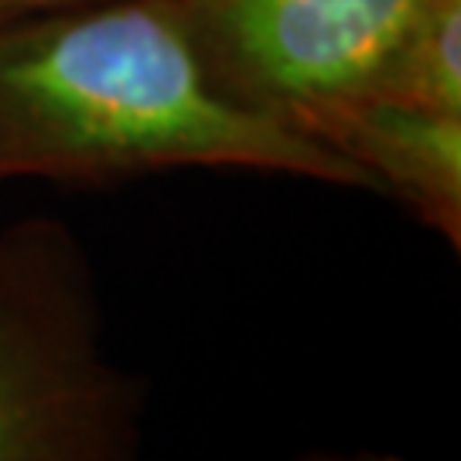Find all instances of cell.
<instances>
[{
  "mask_svg": "<svg viewBox=\"0 0 461 461\" xmlns=\"http://www.w3.org/2000/svg\"><path fill=\"white\" fill-rule=\"evenodd\" d=\"M185 167L373 192L314 137L226 96L171 0H89L0 24V185Z\"/></svg>",
  "mask_w": 461,
  "mask_h": 461,
  "instance_id": "obj_1",
  "label": "cell"
},
{
  "mask_svg": "<svg viewBox=\"0 0 461 461\" xmlns=\"http://www.w3.org/2000/svg\"><path fill=\"white\" fill-rule=\"evenodd\" d=\"M148 400L83 240L51 215L0 222V461H144Z\"/></svg>",
  "mask_w": 461,
  "mask_h": 461,
  "instance_id": "obj_2",
  "label": "cell"
},
{
  "mask_svg": "<svg viewBox=\"0 0 461 461\" xmlns=\"http://www.w3.org/2000/svg\"><path fill=\"white\" fill-rule=\"evenodd\" d=\"M219 89L297 127L373 89L424 0H171Z\"/></svg>",
  "mask_w": 461,
  "mask_h": 461,
  "instance_id": "obj_3",
  "label": "cell"
},
{
  "mask_svg": "<svg viewBox=\"0 0 461 461\" xmlns=\"http://www.w3.org/2000/svg\"><path fill=\"white\" fill-rule=\"evenodd\" d=\"M301 133L363 171L376 195L461 249V113L383 93H356L314 110Z\"/></svg>",
  "mask_w": 461,
  "mask_h": 461,
  "instance_id": "obj_4",
  "label": "cell"
},
{
  "mask_svg": "<svg viewBox=\"0 0 461 461\" xmlns=\"http://www.w3.org/2000/svg\"><path fill=\"white\" fill-rule=\"evenodd\" d=\"M366 93L461 113V0H424Z\"/></svg>",
  "mask_w": 461,
  "mask_h": 461,
  "instance_id": "obj_5",
  "label": "cell"
},
{
  "mask_svg": "<svg viewBox=\"0 0 461 461\" xmlns=\"http://www.w3.org/2000/svg\"><path fill=\"white\" fill-rule=\"evenodd\" d=\"M287 461H407L393 447L376 445H348V447H304Z\"/></svg>",
  "mask_w": 461,
  "mask_h": 461,
  "instance_id": "obj_6",
  "label": "cell"
},
{
  "mask_svg": "<svg viewBox=\"0 0 461 461\" xmlns=\"http://www.w3.org/2000/svg\"><path fill=\"white\" fill-rule=\"evenodd\" d=\"M76 4H89V0H0V24L24 21V17L34 14H49V11H62V7H76Z\"/></svg>",
  "mask_w": 461,
  "mask_h": 461,
  "instance_id": "obj_7",
  "label": "cell"
}]
</instances>
